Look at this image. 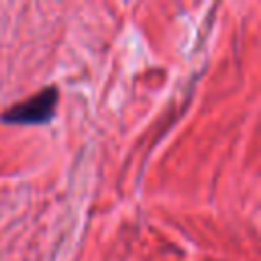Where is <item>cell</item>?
<instances>
[{
	"mask_svg": "<svg viewBox=\"0 0 261 261\" xmlns=\"http://www.w3.org/2000/svg\"><path fill=\"white\" fill-rule=\"evenodd\" d=\"M57 106V90L45 88L20 104H14L2 114L4 122L10 124H41L51 120Z\"/></svg>",
	"mask_w": 261,
	"mask_h": 261,
	"instance_id": "1",
	"label": "cell"
}]
</instances>
